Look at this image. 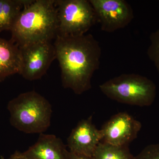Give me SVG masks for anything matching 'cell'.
Returning <instances> with one entry per match:
<instances>
[{
	"instance_id": "11",
	"label": "cell",
	"mask_w": 159,
	"mask_h": 159,
	"mask_svg": "<svg viewBox=\"0 0 159 159\" xmlns=\"http://www.w3.org/2000/svg\"><path fill=\"white\" fill-rule=\"evenodd\" d=\"M21 57L19 46L0 38V82L14 74H20Z\"/></svg>"
},
{
	"instance_id": "12",
	"label": "cell",
	"mask_w": 159,
	"mask_h": 159,
	"mask_svg": "<svg viewBox=\"0 0 159 159\" xmlns=\"http://www.w3.org/2000/svg\"><path fill=\"white\" fill-rule=\"evenodd\" d=\"M29 0H0V33L11 31L16 19Z\"/></svg>"
},
{
	"instance_id": "4",
	"label": "cell",
	"mask_w": 159,
	"mask_h": 159,
	"mask_svg": "<svg viewBox=\"0 0 159 159\" xmlns=\"http://www.w3.org/2000/svg\"><path fill=\"white\" fill-rule=\"evenodd\" d=\"M99 88L110 99L140 107L152 105L157 95L152 80L134 74H121L100 84Z\"/></svg>"
},
{
	"instance_id": "9",
	"label": "cell",
	"mask_w": 159,
	"mask_h": 159,
	"mask_svg": "<svg viewBox=\"0 0 159 159\" xmlns=\"http://www.w3.org/2000/svg\"><path fill=\"white\" fill-rule=\"evenodd\" d=\"M101 141V134L93 122V117L82 119L73 129L67 139L69 151L92 157Z\"/></svg>"
},
{
	"instance_id": "1",
	"label": "cell",
	"mask_w": 159,
	"mask_h": 159,
	"mask_svg": "<svg viewBox=\"0 0 159 159\" xmlns=\"http://www.w3.org/2000/svg\"><path fill=\"white\" fill-rule=\"evenodd\" d=\"M54 45L61 70L63 87L81 95L92 88L91 79L99 68L101 50L91 34L57 35Z\"/></svg>"
},
{
	"instance_id": "17",
	"label": "cell",
	"mask_w": 159,
	"mask_h": 159,
	"mask_svg": "<svg viewBox=\"0 0 159 159\" xmlns=\"http://www.w3.org/2000/svg\"><path fill=\"white\" fill-rule=\"evenodd\" d=\"M3 159H5L4 158ZM7 159H27L22 155L21 152L19 151H16L14 153L10 156L9 158Z\"/></svg>"
},
{
	"instance_id": "5",
	"label": "cell",
	"mask_w": 159,
	"mask_h": 159,
	"mask_svg": "<svg viewBox=\"0 0 159 159\" xmlns=\"http://www.w3.org/2000/svg\"><path fill=\"white\" fill-rule=\"evenodd\" d=\"M58 27L57 35L77 36L86 34L95 23L96 15L87 0H55Z\"/></svg>"
},
{
	"instance_id": "2",
	"label": "cell",
	"mask_w": 159,
	"mask_h": 159,
	"mask_svg": "<svg viewBox=\"0 0 159 159\" xmlns=\"http://www.w3.org/2000/svg\"><path fill=\"white\" fill-rule=\"evenodd\" d=\"M58 21L55 0H29L11 31V41L19 47L52 41L57 35Z\"/></svg>"
},
{
	"instance_id": "15",
	"label": "cell",
	"mask_w": 159,
	"mask_h": 159,
	"mask_svg": "<svg viewBox=\"0 0 159 159\" xmlns=\"http://www.w3.org/2000/svg\"><path fill=\"white\" fill-rule=\"evenodd\" d=\"M134 159H159V144H152L146 146Z\"/></svg>"
},
{
	"instance_id": "16",
	"label": "cell",
	"mask_w": 159,
	"mask_h": 159,
	"mask_svg": "<svg viewBox=\"0 0 159 159\" xmlns=\"http://www.w3.org/2000/svg\"><path fill=\"white\" fill-rule=\"evenodd\" d=\"M68 159H93V157L84 156L76 154L70 152L69 151L68 154Z\"/></svg>"
},
{
	"instance_id": "18",
	"label": "cell",
	"mask_w": 159,
	"mask_h": 159,
	"mask_svg": "<svg viewBox=\"0 0 159 159\" xmlns=\"http://www.w3.org/2000/svg\"><path fill=\"white\" fill-rule=\"evenodd\" d=\"M3 158H4V157H3V156H1V159H3Z\"/></svg>"
},
{
	"instance_id": "3",
	"label": "cell",
	"mask_w": 159,
	"mask_h": 159,
	"mask_svg": "<svg viewBox=\"0 0 159 159\" xmlns=\"http://www.w3.org/2000/svg\"><path fill=\"white\" fill-rule=\"evenodd\" d=\"M11 125L26 134H42L51 125L52 106L34 91L20 94L8 103Z\"/></svg>"
},
{
	"instance_id": "14",
	"label": "cell",
	"mask_w": 159,
	"mask_h": 159,
	"mask_svg": "<svg viewBox=\"0 0 159 159\" xmlns=\"http://www.w3.org/2000/svg\"><path fill=\"white\" fill-rule=\"evenodd\" d=\"M149 39L150 44L147 50V55L159 75V29L150 34Z\"/></svg>"
},
{
	"instance_id": "13",
	"label": "cell",
	"mask_w": 159,
	"mask_h": 159,
	"mask_svg": "<svg viewBox=\"0 0 159 159\" xmlns=\"http://www.w3.org/2000/svg\"><path fill=\"white\" fill-rule=\"evenodd\" d=\"M128 146H115L100 142L93 154V159H134Z\"/></svg>"
},
{
	"instance_id": "6",
	"label": "cell",
	"mask_w": 159,
	"mask_h": 159,
	"mask_svg": "<svg viewBox=\"0 0 159 159\" xmlns=\"http://www.w3.org/2000/svg\"><path fill=\"white\" fill-rule=\"evenodd\" d=\"M19 47L21 57L20 74L27 80L40 79L56 59L55 48L51 41L39 42Z\"/></svg>"
},
{
	"instance_id": "8",
	"label": "cell",
	"mask_w": 159,
	"mask_h": 159,
	"mask_svg": "<svg viewBox=\"0 0 159 159\" xmlns=\"http://www.w3.org/2000/svg\"><path fill=\"white\" fill-rule=\"evenodd\" d=\"M142 124L125 112L116 114L102 125L100 130L101 142L115 146H128L138 137Z\"/></svg>"
},
{
	"instance_id": "10",
	"label": "cell",
	"mask_w": 159,
	"mask_h": 159,
	"mask_svg": "<svg viewBox=\"0 0 159 159\" xmlns=\"http://www.w3.org/2000/svg\"><path fill=\"white\" fill-rule=\"evenodd\" d=\"M68 152L60 138L42 133L36 143L21 154L27 159H68Z\"/></svg>"
},
{
	"instance_id": "7",
	"label": "cell",
	"mask_w": 159,
	"mask_h": 159,
	"mask_svg": "<svg viewBox=\"0 0 159 159\" xmlns=\"http://www.w3.org/2000/svg\"><path fill=\"white\" fill-rule=\"evenodd\" d=\"M102 31L113 32L128 25L134 17L131 6L124 0H89Z\"/></svg>"
}]
</instances>
